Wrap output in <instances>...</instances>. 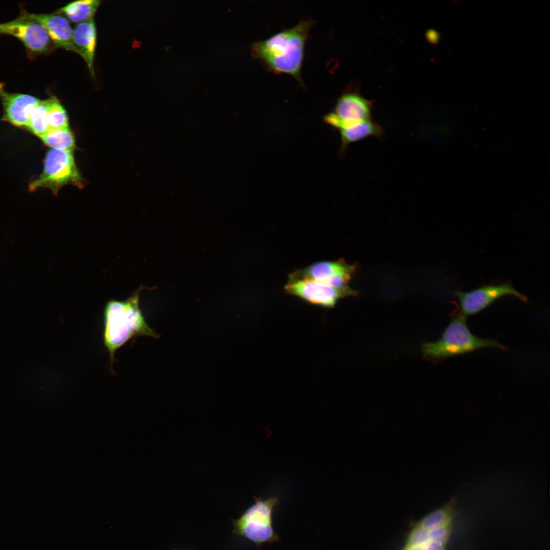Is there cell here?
I'll return each instance as SVG.
<instances>
[{
	"label": "cell",
	"instance_id": "1",
	"mask_svg": "<svg viewBox=\"0 0 550 550\" xmlns=\"http://www.w3.org/2000/svg\"><path fill=\"white\" fill-rule=\"evenodd\" d=\"M313 22L300 20L296 25L254 42L253 57L276 73H285L301 81L300 70L306 41Z\"/></svg>",
	"mask_w": 550,
	"mask_h": 550
},
{
	"label": "cell",
	"instance_id": "2",
	"mask_svg": "<svg viewBox=\"0 0 550 550\" xmlns=\"http://www.w3.org/2000/svg\"><path fill=\"white\" fill-rule=\"evenodd\" d=\"M139 290L125 300L107 301L103 311V340L112 368L116 351L131 339L141 336L158 338L147 323L139 307Z\"/></svg>",
	"mask_w": 550,
	"mask_h": 550
},
{
	"label": "cell",
	"instance_id": "3",
	"mask_svg": "<svg viewBox=\"0 0 550 550\" xmlns=\"http://www.w3.org/2000/svg\"><path fill=\"white\" fill-rule=\"evenodd\" d=\"M457 497L412 527L400 550H446L456 514Z\"/></svg>",
	"mask_w": 550,
	"mask_h": 550
},
{
	"label": "cell",
	"instance_id": "4",
	"mask_svg": "<svg viewBox=\"0 0 550 550\" xmlns=\"http://www.w3.org/2000/svg\"><path fill=\"white\" fill-rule=\"evenodd\" d=\"M486 347L505 349L503 345L494 340L474 335L468 327L464 316L460 314L453 318L439 340L425 343L422 350L428 358L441 359Z\"/></svg>",
	"mask_w": 550,
	"mask_h": 550
},
{
	"label": "cell",
	"instance_id": "5",
	"mask_svg": "<svg viewBox=\"0 0 550 550\" xmlns=\"http://www.w3.org/2000/svg\"><path fill=\"white\" fill-rule=\"evenodd\" d=\"M278 502L276 497L265 500L256 498L255 503L233 520L234 533L246 538L257 547L279 541L272 524L273 511Z\"/></svg>",
	"mask_w": 550,
	"mask_h": 550
},
{
	"label": "cell",
	"instance_id": "6",
	"mask_svg": "<svg viewBox=\"0 0 550 550\" xmlns=\"http://www.w3.org/2000/svg\"><path fill=\"white\" fill-rule=\"evenodd\" d=\"M83 186L82 179L76 166L73 151L52 149L46 156L41 175L30 184V191L47 188L57 194L63 186Z\"/></svg>",
	"mask_w": 550,
	"mask_h": 550
},
{
	"label": "cell",
	"instance_id": "7",
	"mask_svg": "<svg viewBox=\"0 0 550 550\" xmlns=\"http://www.w3.org/2000/svg\"><path fill=\"white\" fill-rule=\"evenodd\" d=\"M285 290L309 304L324 308H333L340 298L357 294L349 287L337 288L314 279L290 274Z\"/></svg>",
	"mask_w": 550,
	"mask_h": 550
},
{
	"label": "cell",
	"instance_id": "8",
	"mask_svg": "<svg viewBox=\"0 0 550 550\" xmlns=\"http://www.w3.org/2000/svg\"><path fill=\"white\" fill-rule=\"evenodd\" d=\"M2 34L17 38L33 53H48L57 48L43 26L22 15L12 21L0 23Z\"/></svg>",
	"mask_w": 550,
	"mask_h": 550
},
{
	"label": "cell",
	"instance_id": "9",
	"mask_svg": "<svg viewBox=\"0 0 550 550\" xmlns=\"http://www.w3.org/2000/svg\"><path fill=\"white\" fill-rule=\"evenodd\" d=\"M455 294L463 316L478 313L505 296H513L523 301L527 299L510 282L485 285L467 292L457 291Z\"/></svg>",
	"mask_w": 550,
	"mask_h": 550
},
{
	"label": "cell",
	"instance_id": "10",
	"mask_svg": "<svg viewBox=\"0 0 550 550\" xmlns=\"http://www.w3.org/2000/svg\"><path fill=\"white\" fill-rule=\"evenodd\" d=\"M371 104L356 94L347 93L338 99L335 111L326 114L324 121L339 130L353 124L370 120Z\"/></svg>",
	"mask_w": 550,
	"mask_h": 550
},
{
	"label": "cell",
	"instance_id": "11",
	"mask_svg": "<svg viewBox=\"0 0 550 550\" xmlns=\"http://www.w3.org/2000/svg\"><path fill=\"white\" fill-rule=\"evenodd\" d=\"M355 266L342 259L334 261H319L298 269L291 275L314 279L337 288L349 287Z\"/></svg>",
	"mask_w": 550,
	"mask_h": 550
},
{
	"label": "cell",
	"instance_id": "12",
	"mask_svg": "<svg viewBox=\"0 0 550 550\" xmlns=\"http://www.w3.org/2000/svg\"><path fill=\"white\" fill-rule=\"evenodd\" d=\"M3 120L18 127H28L32 112L40 99L30 94L10 93L0 83Z\"/></svg>",
	"mask_w": 550,
	"mask_h": 550
},
{
	"label": "cell",
	"instance_id": "13",
	"mask_svg": "<svg viewBox=\"0 0 550 550\" xmlns=\"http://www.w3.org/2000/svg\"><path fill=\"white\" fill-rule=\"evenodd\" d=\"M24 17L41 24L47 31L56 48H62L78 54L73 40V30L69 20L58 13H31L23 11Z\"/></svg>",
	"mask_w": 550,
	"mask_h": 550
},
{
	"label": "cell",
	"instance_id": "14",
	"mask_svg": "<svg viewBox=\"0 0 550 550\" xmlns=\"http://www.w3.org/2000/svg\"><path fill=\"white\" fill-rule=\"evenodd\" d=\"M73 40L78 54L85 60L90 73L95 77L94 57L97 42V29L94 19L77 24L73 29Z\"/></svg>",
	"mask_w": 550,
	"mask_h": 550
},
{
	"label": "cell",
	"instance_id": "15",
	"mask_svg": "<svg viewBox=\"0 0 550 550\" xmlns=\"http://www.w3.org/2000/svg\"><path fill=\"white\" fill-rule=\"evenodd\" d=\"M342 150L348 145L369 136L382 138V128L371 120L353 124L341 130Z\"/></svg>",
	"mask_w": 550,
	"mask_h": 550
},
{
	"label": "cell",
	"instance_id": "16",
	"mask_svg": "<svg viewBox=\"0 0 550 550\" xmlns=\"http://www.w3.org/2000/svg\"><path fill=\"white\" fill-rule=\"evenodd\" d=\"M100 3L99 0L76 1L60 8L57 13L78 24L94 18Z\"/></svg>",
	"mask_w": 550,
	"mask_h": 550
},
{
	"label": "cell",
	"instance_id": "17",
	"mask_svg": "<svg viewBox=\"0 0 550 550\" xmlns=\"http://www.w3.org/2000/svg\"><path fill=\"white\" fill-rule=\"evenodd\" d=\"M40 138L52 149L73 151L75 147L74 137L69 128L49 129Z\"/></svg>",
	"mask_w": 550,
	"mask_h": 550
},
{
	"label": "cell",
	"instance_id": "18",
	"mask_svg": "<svg viewBox=\"0 0 550 550\" xmlns=\"http://www.w3.org/2000/svg\"><path fill=\"white\" fill-rule=\"evenodd\" d=\"M48 99L41 100L33 109L27 128L41 138L49 130L47 122Z\"/></svg>",
	"mask_w": 550,
	"mask_h": 550
},
{
	"label": "cell",
	"instance_id": "19",
	"mask_svg": "<svg viewBox=\"0 0 550 550\" xmlns=\"http://www.w3.org/2000/svg\"><path fill=\"white\" fill-rule=\"evenodd\" d=\"M47 99V115L49 129L69 128L67 113L59 100L54 96Z\"/></svg>",
	"mask_w": 550,
	"mask_h": 550
}]
</instances>
